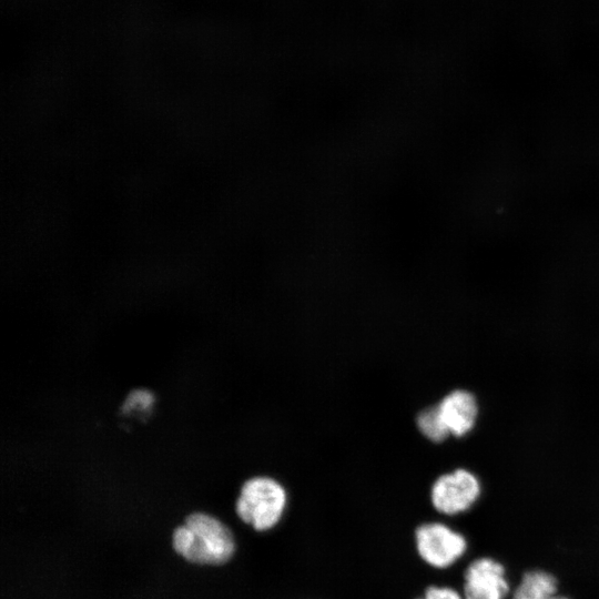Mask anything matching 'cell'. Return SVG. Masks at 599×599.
I'll use <instances>...</instances> for the list:
<instances>
[{
  "label": "cell",
  "instance_id": "1",
  "mask_svg": "<svg viewBox=\"0 0 599 599\" xmlns=\"http://www.w3.org/2000/svg\"><path fill=\"white\" fill-rule=\"evenodd\" d=\"M173 547L189 561L220 565L233 555L234 540L230 529L220 520L195 512L174 530Z\"/></svg>",
  "mask_w": 599,
  "mask_h": 599
},
{
  "label": "cell",
  "instance_id": "2",
  "mask_svg": "<svg viewBox=\"0 0 599 599\" xmlns=\"http://www.w3.org/2000/svg\"><path fill=\"white\" fill-rule=\"evenodd\" d=\"M286 500V491L278 481L258 476L244 483L235 509L244 522L257 531H264L280 521Z\"/></svg>",
  "mask_w": 599,
  "mask_h": 599
},
{
  "label": "cell",
  "instance_id": "3",
  "mask_svg": "<svg viewBox=\"0 0 599 599\" xmlns=\"http://www.w3.org/2000/svg\"><path fill=\"white\" fill-rule=\"evenodd\" d=\"M416 545L420 558L436 569H447L468 551L466 536L444 522H426L416 529Z\"/></svg>",
  "mask_w": 599,
  "mask_h": 599
},
{
  "label": "cell",
  "instance_id": "4",
  "mask_svg": "<svg viewBox=\"0 0 599 599\" xmlns=\"http://www.w3.org/2000/svg\"><path fill=\"white\" fill-rule=\"evenodd\" d=\"M480 495L479 479L469 470L458 468L435 480L430 489V501L439 514L457 516L470 510Z\"/></svg>",
  "mask_w": 599,
  "mask_h": 599
},
{
  "label": "cell",
  "instance_id": "5",
  "mask_svg": "<svg viewBox=\"0 0 599 599\" xmlns=\"http://www.w3.org/2000/svg\"><path fill=\"white\" fill-rule=\"evenodd\" d=\"M511 590L506 567L493 557H477L463 570L464 599H508Z\"/></svg>",
  "mask_w": 599,
  "mask_h": 599
},
{
  "label": "cell",
  "instance_id": "6",
  "mask_svg": "<svg viewBox=\"0 0 599 599\" xmlns=\"http://www.w3.org/2000/svg\"><path fill=\"white\" fill-rule=\"evenodd\" d=\"M437 406L450 435L461 437L473 429L478 407L474 395L469 392L454 390L446 395Z\"/></svg>",
  "mask_w": 599,
  "mask_h": 599
},
{
  "label": "cell",
  "instance_id": "7",
  "mask_svg": "<svg viewBox=\"0 0 599 599\" xmlns=\"http://www.w3.org/2000/svg\"><path fill=\"white\" fill-rule=\"evenodd\" d=\"M508 599H571L560 592L558 578L545 569L526 570Z\"/></svg>",
  "mask_w": 599,
  "mask_h": 599
},
{
  "label": "cell",
  "instance_id": "8",
  "mask_svg": "<svg viewBox=\"0 0 599 599\" xmlns=\"http://www.w3.org/2000/svg\"><path fill=\"white\" fill-rule=\"evenodd\" d=\"M416 425L419 432L433 443H441L450 435L437 405L423 409L417 415Z\"/></svg>",
  "mask_w": 599,
  "mask_h": 599
},
{
  "label": "cell",
  "instance_id": "9",
  "mask_svg": "<svg viewBox=\"0 0 599 599\" xmlns=\"http://www.w3.org/2000/svg\"><path fill=\"white\" fill-rule=\"evenodd\" d=\"M420 599H464L461 591L449 586H429Z\"/></svg>",
  "mask_w": 599,
  "mask_h": 599
}]
</instances>
